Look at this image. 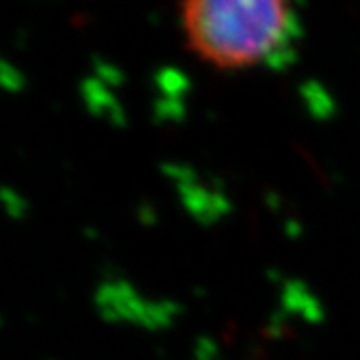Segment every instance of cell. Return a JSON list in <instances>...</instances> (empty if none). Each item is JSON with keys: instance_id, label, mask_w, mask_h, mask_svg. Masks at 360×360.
<instances>
[{"instance_id": "cell-1", "label": "cell", "mask_w": 360, "mask_h": 360, "mask_svg": "<svg viewBox=\"0 0 360 360\" xmlns=\"http://www.w3.org/2000/svg\"><path fill=\"white\" fill-rule=\"evenodd\" d=\"M178 22L191 53L217 70L265 63L293 31V7L280 0H189Z\"/></svg>"}]
</instances>
